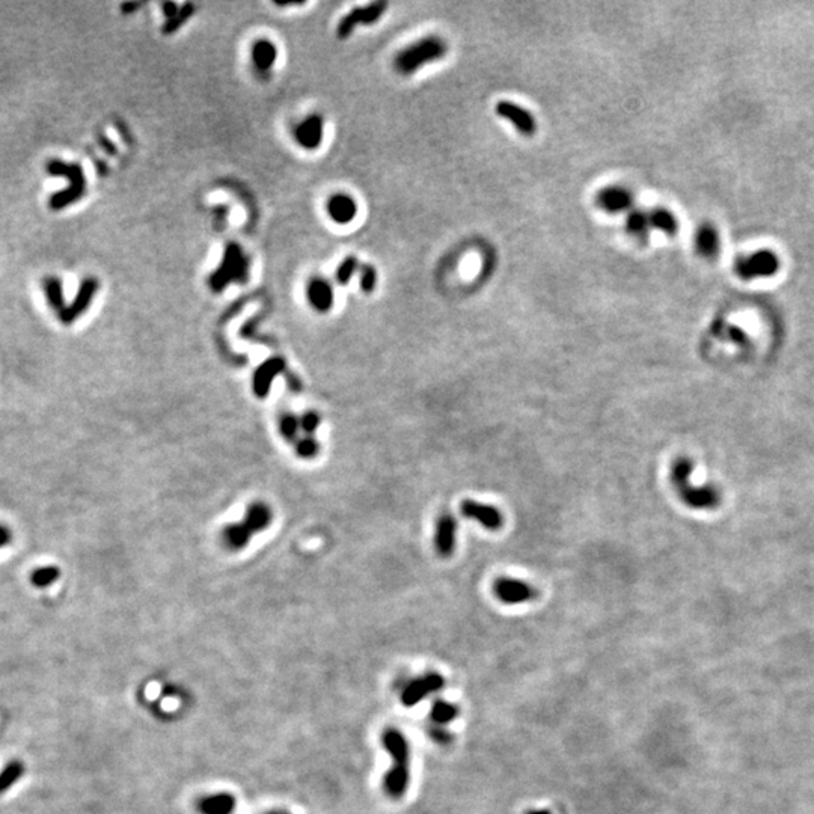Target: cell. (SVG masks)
Segmentation results:
<instances>
[{"instance_id": "40", "label": "cell", "mask_w": 814, "mask_h": 814, "mask_svg": "<svg viewBox=\"0 0 814 814\" xmlns=\"http://www.w3.org/2000/svg\"><path fill=\"white\" fill-rule=\"evenodd\" d=\"M433 737H435V739H436L437 742H442V743H444V742H448L449 739H451V736H449V734H448V733H445V732H433Z\"/></svg>"}, {"instance_id": "33", "label": "cell", "mask_w": 814, "mask_h": 814, "mask_svg": "<svg viewBox=\"0 0 814 814\" xmlns=\"http://www.w3.org/2000/svg\"><path fill=\"white\" fill-rule=\"evenodd\" d=\"M377 284V270L372 267V264H362L361 266V289L365 294H371L376 289Z\"/></svg>"}, {"instance_id": "42", "label": "cell", "mask_w": 814, "mask_h": 814, "mask_svg": "<svg viewBox=\"0 0 814 814\" xmlns=\"http://www.w3.org/2000/svg\"><path fill=\"white\" fill-rule=\"evenodd\" d=\"M270 814H286V813H282V811H275V813H270Z\"/></svg>"}, {"instance_id": "6", "label": "cell", "mask_w": 814, "mask_h": 814, "mask_svg": "<svg viewBox=\"0 0 814 814\" xmlns=\"http://www.w3.org/2000/svg\"><path fill=\"white\" fill-rule=\"evenodd\" d=\"M388 9V3L383 2V0H379V2H372L367 6H362V8H354L351 11L341 18V22L337 27V35L340 40H346L351 35V32L354 31V27H356L359 23H362L363 26H371L377 23L380 18L383 17V14L386 13Z\"/></svg>"}, {"instance_id": "20", "label": "cell", "mask_w": 814, "mask_h": 814, "mask_svg": "<svg viewBox=\"0 0 814 814\" xmlns=\"http://www.w3.org/2000/svg\"><path fill=\"white\" fill-rule=\"evenodd\" d=\"M277 49L269 40H258L252 45V62L255 68L261 73H267L276 62Z\"/></svg>"}, {"instance_id": "28", "label": "cell", "mask_w": 814, "mask_h": 814, "mask_svg": "<svg viewBox=\"0 0 814 814\" xmlns=\"http://www.w3.org/2000/svg\"><path fill=\"white\" fill-rule=\"evenodd\" d=\"M458 716V707L453 703H448L444 700H437L435 702L433 707H432V720L436 724H448L454 721L456 718Z\"/></svg>"}, {"instance_id": "27", "label": "cell", "mask_w": 814, "mask_h": 814, "mask_svg": "<svg viewBox=\"0 0 814 814\" xmlns=\"http://www.w3.org/2000/svg\"><path fill=\"white\" fill-rule=\"evenodd\" d=\"M24 766L22 762H11L8 763L0 772V794L5 793L13 787V784L23 777Z\"/></svg>"}, {"instance_id": "39", "label": "cell", "mask_w": 814, "mask_h": 814, "mask_svg": "<svg viewBox=\"0 0 814 814\" xmlns=\"http://www.w3.org/2000/svg\"><path fill=\"white\" fill-rule=\"evenodd\" d=\"M100 142L103 143V147L108 150V152H110V154H117V148L112 145V142L108 138H104V136L100 138Z\"/></svg>"}, {"instance_id": "4", "label": "cell", "mask_w": 814, "mask_h": 814, "mask_svg": "<svg viewBox=\"0 0 814 814\" xmlns=\"http://www.w3.org/2000/svg\"><path fill=\"white\" fill-rule=\"evenodd\" d=\"M692 462L688 457H678L671 467V481L682 501L691 509H713L720 502V496L712 487L697 488L689 484Z\"/></svg>"}, {"instance_id": "21", "label": "cell", "mask_w": 814, "mask_h": 814, "mask_svg": "<svg viewBox=\"0 0 814 814\" xmlns=\"http://www.w3.org/2000/svg\"><path fill=\"white\" fill-rule=\"evenodd\" d=\"M252 532L246 528L245 523H231L222 531V542L229 551H240L249 544Z\"/></svg>"}, {"instance_id": "7", "label": "cell", "mask_w": 814, "mask_h": 814, "mask_svg": "<svg viewBox=\"0 0 814 814\" xmlns=\"http://www.w3.org/2000/svg\"><path fill=\"white\" fill-rule=\"evenodd\" d=\"M493 593L496 599L505 605H519V603L531 602L539 596V591L531 583L510 576L497 578L493 582Z\"/></svg>"}, {"instance_id": "35", "label": "cell", "mask_w": 814, "mask_h": 814, "mask_svg": "<svg viewBox=\"0 0 814 814\" xmlns=\"http://www.w3.org/2000/svg\"><path fill=\"white\" fill-rule=\"evenodd\" d=\"M300 419V428L306 433V436H311L315 430L319 428L320 426V416L317 412H306V414L302 415Z\"/></svg>"}, {"instance_id": "29", "label": "cell", "mask_w": 814, "mask_h": 814, "mask_svg": "<svg viewBox=\"0 0 814 814\" xmlns=\"http://www.w3.org/2000/svg\"><path fill=\"white\" fill-rule=\"evenodd\" d=\"M44 291L47 299H49V303L52 308L54 310H64V290H62V282L57 279V277H47L44 281Z\"/></svg>"}, {"instance_id": "14", "label": "cell", "mask_w": 814, "mask_h": 814, "mask_svg": "<svg viewBox=\"0 0 814 814\" xmlns=\"http://www.w3.org/2000/svg\"><path fill=\"white\" fill-rule=\"evenodd\" d=\"M324 122L320 115H310L294 129V139L305 150H317L323 142Z\"/></svg>"}, {"instance_id": "13", "label": "cell", "mask_w": 814, "mask_h": 814, "mask_svg": "<svg viewBox=\"0 0 814 814\" xmlns=\"http://www.w3.org/2000/svg\"><path fill=\"white\" fill-rule=\"evenodd\" d=\"M97 290H99V281L95 279V277H86V279L80 284V289H79L78 294H75V298L71 302V305L65 306V308L61 311V314H59L61 321L65 324H70L75 319H79L80 315L86 310H88V306L91 305Z\"/></svg>"}, {"instance_id": "10", "label": "cell", "mask_w": 814, "mask_h": 814, "mask_svg": "<svg viewBox=\"0 0 814 814\" xmlns=\"http://www.w3.org/2000/svg\"><path fill=\"white\" fill-rule=\"evenodd\" d=\"M460 513L466 519H471L484 526L488 531H497L504 526V514L492 504L465 500L460 504Z\"/></svg>"}, {"instance_id": "22", "label": "cell", "mask_w": 814, "mask_h": 814, "mask_svg": "<svg viewBox=\"0 0 814 814\" xmlns=\"http://www.w3.org/2000/svg\"><path fill=\"white\" fill-rule=\"evenodd\" d=\"M235 807V798L229 793H217L201 799L199 810L204 814H231Z\"/></svg>"}, {"instance_id": "2", "label": "cell", "mask_w": 814, "mask_h": 814, "mask_svg": "<svg viewBox=\"0 0 814 814\" xmlns=\"http://www.w3.org/2000/svg\"><path fill=\"white\" fill-rule=\"evenodd\" d=\"M446 53L448 44L444 38L428 35L400 50L394 57V68L401 75H410L427 64L444 59Z\"/></svg>"}, {"instance_id": "1", "label": "cell", "mask_w": 814, "mask_h": 814, "mask_svg": "<svg viewBox=\"0 0 814 814\" xmlns=\"http://www.w3.org/2000/svg\"><path fill=\"white\" fill-rule=\"evenodd\" d=\"M383 745L392 759V766L385 777V790L392 799H401L406 794L410 780V750L406 737L397 729L383 733Z\"/></svg>"}, {"instance_id": "9", "label": "cell", "mask_w": 814, "mask_h": 814, "mask_svg": "<svg viewBox=\"0 0 814 814\" xmlns=\"http://www.w3.org/2000/svg\"><path fill=\"white\" fill-rule=\"evenodd\" d=\"M635 204V196L632 191L618 184L602 187L596 195V205L609 215L630 212Z\"/></svg>"}, {"instance_id": "23", "label": "cell", "mask_w": 814, "mask_h": 814, "mask_svg": "<svg viewBox=\"0 0 814 814\" xmlns=\"http://www.w3.org/2000/svg\"><path fill=\"white\" fill-rule=\"evenodd\" d=\"M650 228H651L650 217H648V213H646L644 210L634 207L627 213L626 229L632 237H635V238H638V240L644 242V240H647Z\"/></svg>"}, {"instance_id": "32", "label": "cell", "mask_w": 814, "mask_h": 814, "mask_svg": "<svg viewBox=\"0 0 814 814\" xmlns=\"http://www.w3.org/2000/svg\"><path fill=\"white\" fill-rule=\"evenodd\" d=\"M358 267H359V261H358L356 256L349 255L347 258H344L338 267V270H337V282L340 285H347L351 281L353 275L356 273Z\"/></svg>"}, {"instance_id": "5", "label": "cell", "mask_w": 814, "mask_h": 814, "mask_svg": "<svg viewBox=\"0 0 814 814\" xmlns=\"http://www.w3.org/2000/svg\"><path fill=\"white\" fill-rule=\"evenodd\" d=\"M736 273L745 281L769 277L780 270V258L768 249H762L736 263Z\"/></svg>"}, {"instance_id": "30", "label": "cell", "mask_w": 814, "mask_h": 814, "mask_svg": "<svg viewBox=\"0 0 814 814\" xmlns=\"http://www.w3.org/2000/svg\"><path fill=\"white\" fill-rule=\"evenodd\" d=\"M300 419L296 418L291 414H286L281 418L279 421V432L282 435V437L285 440H289V442H293V440L298 439L299 432H300Z\"/></svg>"}, {"instance_id": "38", "label": "cell", "mask_w": 814, "mask_h": 814, "mask_svg": "<svg viewBox=\"0 0 814 814\" xmlns=\"http://www.w3.org/2000/svg\"><path fill=\"white\" fill-rule=\"evenodd\" d=\"M138 8H140V3H138V2H127V3H122V5H121V13H122V14H126V15H127V14H133V13L136 11Z\"/></svg>"}, {"instance_id": "16", "label": "cell", "mask_w": 814, "mask_h": 814, "mask_svg": "<svg viewBox=\"0 0 814 814\" xmlns=\"http://www.w3.org/2000/svg\"><path fill=\"white\" fill-rule=\"evenodd\" d=\"M326 210H328V215L335 224L347 225L356 217L358 204L350 195L335 194L328 199Z\"/></svg>"}, {"instance_id": "17", "label": "cell", "mask_w": 814, "mask_h": 814, "mask_svg": "<svg viewBox=\"0 0 814 814\" xmlns=\"http://www.w3.org/2000/svg\"><path fill=\"white\" fill-rule=\"evenodd\" d=\"M306 298L315 311L328 312L332 310L335 299L332 285L321 277H314L306 286Z\"/></svg>"}, {"instance_id": "11", "label": "cell", "mask_w": 814, "mask_h": 814, "mask_svg": "<svg viewBox=\"0 0 814 814\" xmlns=\"http://www.w3.org/2000/svg\"><path fill=\"white\" fill-rule=\"evenodd\" d=\"M445 685V678L439 673H427L423 677H418L405 688L403 694H401V702L405 706L412 707L423 702L424 698L430 694L437 692Z\"/></svg>"}, {"instance_id": "24", "label": "cell", "mask_w": 814, "mask_h": 814, "mask_svg": "<svg viewBox=\"0 0 814 814\" xmlns=\"http://www.w3.org/2000/svg\"><path fill=\"white\" fill-rule=\"evenodd\" d=\"M648 217H650L651 228L659 229L660 233H664L669 237H674L678 233V222H677L676 216L669 212V210L662 208V207L653 208L648 213Z\"/></svg>"}, {"instance_id": "3", "label": "cell", "mask_w": 814, "mask_h": 814, "mask_svg": "<svg viewBox=\"0 0 814 814\" xmlns=\"http://www.w3.org/2000/svg\"><path fill=\"white\" fill-rule=\"evenodd\" d=\"M251 272V261L245 254L243 247L231 242L225 246L222 263L210 275L208 285L215 293H222L229 284H246Z\"/></svg>"}, {"instance_id": "41", "label": "cell", "mask_w": 814, "mask_h": 814, "mask_svg": "<svg viewBox=\"0 0 814 814\" xmlns=\"http://www.w3.org/2000/svg\"><path fill=\"white\" fill-rule=\"evenodd\" d=\"M526 814H552V813L548 810H530L526 811Z\"/></svg>"}, {"instance_id": "26", "label": "cell", "mask_w": 814, "mask_h": 814, "mask_svg": "<svg viewBox=\"0 0 814 814\" xmlns=\"http://www.w3.org/2000/svg\"><path fill=\"white\" fill-rule=\"evenodd\" d=\"M195 9H196L195 5L190 3V2L184 3L183 6H180L178 13L174 17L168 18L165 24L161 26V32L165 35H172V34H175L177 31H180V29L184 26V23H187L190 20L191 15L195 14Z\"/></svg>"}, {"instance_id": "31", "label": "cell", "mask_w": 814, "mask_h": 814, "mask_svg": "<svg viewBox=\"0 0 814 814\" xmlns=\"http://www.w3.org/2000/svg\"><path fill=\"white\" fill-rule=\"evenodd\" d=\"M59 569L56 566H47V567H41V569H36L32 573V583L36 587H49L50 583L56 582L59 579Z\"/></svg>"}, {"instance_id": "15", "label": "cell", "mask_w": 814, "mask_h": 814, "mask_svg": "<svg viewBox=\"0 0 814 814\" xmlns=\"http://www.w3.org/2000/svg\"><path fill=\"white\" fill-rule=\"evenodd\" d=\"M285 370L282 358H270L256 368L254 375V392L256 397L264 398L269 394L273 380Z\"/></svg>"}, {"instance_id": "12", "label": "cell", "mask_w": 814, "mask_h": 814, "mask_svg": "<svg viewBox=\"0 0 814 814\" xmlns=\"http://www.w3.org/2000/svg\"><path fill=\"white\" fill-rule=\"evenodd\" d=\"M457 544V519L454 514L444 511L436 521L435 549L439 557L449 558L456 552Z\"/></svg>"}, {"instance_id": "34", "label": "cell", "mask_w": 814, "mask_h": 814, "mask_svg": "<svg viewBox=\"0 0 814 814\" xmlns=\"http://www.w3.org/2000/svg\"><path fill=\"white\" fill-rule=\"evenodd\" d=\"M319 444L317 440H315L312 436H306L303 439H299L298 444H296V453H298L299 457L302 458H314L315 456L319 454Z\"/></svg>"}, {"instance_id": "37", "label": "cell", "mask_w": 814, "mask_h": 814, "mask_svg": "<svg viewBox=\"0 0 814 814\" xmlns=\"http://www.w3.org/2000/svg\"><path fill=\"white\" fill-rule=\"evenodd\" d=\"M9 540H11V532H9V530L5 528V526L0 525V548L6 546Z\"/></svg>"}, {"instance_id": "19", "label": "cell", "mask_w": 814, "mask_h": 814, "mask_svg": "<svg viewBox=\"0 0 814 814\" xmlns=\"http://www.w3.org/2000/svg\"><path fill=\"white\" fill-rule=\"evenodd\" d=\"M273 521V513L270 507L264 502H254L247 507L245 521L246 528L252 534L264 531Z\"/></svg>"}, {"instance_id": "8", "label": "cell", "mask_w": 814, "mask_h": 814, "mask_svg": "<svg viewBox=\"0 0 814 814\" xmlns=\"http://www.w3.org/2000/svg\"><path fill=\"white\" fill-rule=\"evenodd\" d=\"M495 112L497 117H501L510 124H513L516 130L519 131L522 136L531 138L535 135V131L539 130V124L535 121L534 115L528 109L522 108L521 104H516L509 100H501L496 103Z\"/></svg>"}, {"instance_id": "18", "label": "cell", "mask_w": 814, "mask_h": 814, "mask_svg": "<svg viewBox=\"0 0 814 814\" xmlns=\"http://www.w3.org/2000/svg\"><path fill=\"white\" fill-rule=\"evenodd\" d=\"M695 249L703 258H715L720 254L721 240L718 229L711 224H703L695 233Z\"/></svg>"}, {"instance_id": "36", "label": "cell", "mask_w": 814, "mask_h": 814, "mask_svg": "<svg viewBox=\"0 0 814 814\" xmlns=\"http://www.w3.org/2000/svg\"><path fill=\"white\" fill-rule=\"evenodd\" d=\"M161 9H163V14L166 15V20H168V18L174 17V15L178 13L180 6H178V5H175L174 2H166V3H163Z\"/></svg>"}, {"instance_id": "25", "label": "cell", "mask_w": 814, "mask_h": 814, "mask_svg": "<svg viewBox=\"0 0 814 814\" xmlns=\"http://www.w3.org/2000/svg\"><path fill=\"white\" fill-rule=\"evenodd\" d=\"M85 189L86 186H74L70 184L66 189L59 190L57 194L52 195L50 201H49V205L52 210H62L65 207L71 205L75 201H79L83 194H85Z\"/></svg>"}]
</instances>
